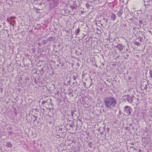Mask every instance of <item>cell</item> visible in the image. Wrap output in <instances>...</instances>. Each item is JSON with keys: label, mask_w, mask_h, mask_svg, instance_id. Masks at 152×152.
Masks as SVG:
<instances>
[{"label": "cell", "mask_w": 152, "mask_h": 152, "mask_svg": "<svg viewBox=\"0 0 152 152\" xmlns=\"http://www.w3.org/2000/svg\"><path fill=\"white\" fill-rule=\"evenodd\" d=\"M39 104L42 109L48 115L54 111V107L53 100L50 96H45L40 99Z\"/></svg>", "instance_id": "277c9868"}, {"label": "cell", "mask_w": 152, "mask_h": 152, "mask_svg": "<svg viewBox=\"0 0 152 152\" xmlns=\"http://www.w3.org/2000/svg\"><path fill=\"white\" fill-rule=\"evenodd\" d=\"M89 30L87 25L83 21L77 22L71 30L72 39L77 41L80 40L87 34Z\"/></svg>", "instance_id": "6da1fadb"}, {"label": "cell", "mask_w": 152, "mask_h": 152, "mask_svg": "<svg viewBox=\"0 0 152 152\" xmlns=\"http://www.w3.org/2000/svg\"><path fill=\"white\" fill-rule=\"evenodd\" d=\"M114 42V47L119 50V52L124 53L128 50L129 47L128 42L124 38L118 37Z\"/></svg>", "instance_id": "8992f818"}, {"label": "cell", "mask_w": 152, "mask_h": 152, "mask_svg": "<svg viewBox=\"0 0 152 152\" xmlns=\"http://www.w3.org/2000/svg\"><path fill=\"white\" fill-rule=\"evenodd\" d=\"M15 17L14 16L8 18L7 20L11 24L14 25L15 23Z\"/></svg>", "instance_id": "e0dca14e"}, {"label": "cell", "mask_w": 152, "mask_h": 152, "mask_svg": "<svg viewBox=\"0 0 152 152\" xmlns=\"http://www.w3.org/2000/svg\"><path fill=\"white\" fill-rule=\"evenodd\" d=\"M67 130L71 133H74L77 129V121L73 119H68L66 122Z\"/></svg>", "instance_id": "ba28073f"}, {"label": "cell", "mask_w": 152, "mask_h": 152, "mask_svg": "<svg viewBox=\"0 0 152 152\" xmlns=\"http://www.w3.org/2000/svg\"><path fill=\"white\" fill-rule=\"evenodd\" d=\"M83 3L85 7V9L80 8V12L81 14L85 15H86L89 13L92 10V7H91V6L88 2H84Z\"/></svg>", "instance_id": "7c38bea8"}, {"label": "cell", "mask_w": 152, "mask_h": 152, "mask_svg": "<svg viewBox=\"0 0 152 152\" xmlns=\"http://www.w3.org/2000/svg\"><path fill=\"white\" fill-rule=\"evenodd\" d=\"M79 115V113L77 109L74 108L72 111V115L73 119L77 121Z\"/></svg>", "instance_id": "5bb4252c"}, {"label": "cell", "mask_w": 152, "mask_h": 152, "mask_svg": "<svg viewBox=\"0 0 152 152\" xmlns=\"http://www.w3.org/2000/svg\"><path fill=\"white\" fill-rule=\"evenodd\" d=\"M67 132L66 126L61 125L54 128L52 131L53 135L57 138H63L65 136Z\"/></svg>", "instance_id": "52a82bcc"}, {"label": "cell", "mask_w": 152, "mask_h": 152, "mask_svg": "<svg viewBox=\"0 0 152 152\" xmlns=\"http://www.w3.org/2000/svg\"><path fill=\"white\" fill-rule=\"evenodd\" d=\"M104 122H98L95 126L94 131L96 137L100 140H104L106 137L105 126Z\"/></svg>", "instance_id": "5b68a950"}, {"label": "cell", "mask_w": 152, "mask_h": 152, "mask_svg": "<svg viewBox=\"0 0 152 152\" xmlns=\"http://www.w3.org/2000/svg\"><path fill=\"white\" fill-rule=\"evenodd\" d=\"M28 121L34 126H39L43 123L45 117L40 110L37 109L32 110L28 116Z\"/></svg>", "instance_id": "3957f363"}, {"label": "cell", "mask_w": 152, "mask_h": 152, "mask_svg": "<svg viewBox=\"0 0 152 152\" xmlns=\"http://www.w3.org/2000/svg\"><path fill=\"white\" fill-rule=\"evenodd\" d=\"M140 86L143 93H146L149 91V87L148 82L144 78H142L141 80Z\"/></svg>", "instance_id": "4fadbf2b"}, {"label": "cell", "mask_w": 152, "mask_h": 152, "mask_svg": "<svg viewBox=\"0 0 152 152\" xmlns=\"http://www.w3.org/2000/svg\"><path fill=\"white\" fill-rule=\"evenodd\" d=\"M82 81L84 87L86 88L90 87L92 84V79L89 73L86 70H85L83 73Z\"/></svg>", "instance_id": "9c48e42d"}, {"label": "cell", "mask_w": 152, "mask_h": 152, "mask_svg": "<svg viewBox=\"0 0 152 152\" xmlns=\"http://www.w3.org/2000/svg\"><path fill=\"white\" fill-rule=\"evenodd\" d=\"M49 60L51 66L53 68L58 67L61 63L60 58L55 55H51L49 58Z\"/></svg>", "instance_id": "30bf717a"}, {"label": "cell", "mask_w": 152, "mask_h": 152, "mask_svg": "<svg viewBox=\"0 0 152 152\" xmlns=\"http://www.w3.org/2000/svg\"><path fill=\"white\" fill-rule=\"evenodd\" d=\"M151 73L152 69L151 68L149 69L147 68L146 70V77L148 81L151 80Z\"/></svg>", "instance_id": "9a60e30c"}, {"label": "cell", "mask_w": 152, "mask_h": 152, "mask_svg": "<svg viewBox=\"0 0 152 152\" xmlns=\"http://www.w3.org/2000/svg\"><path fill=\"white\" fill-rule=\"evenodd\" d=\"M124 111L128 114H130L132 111V109L130 106H126L124 108Z\"/></svg>", "instance_id": "2e32d148"}, {"label": "cell", "mask_w": 152, "mask_h": 152, "mask_svg": "<svg viewBox=\"0 0 152 152\" xmlns=\"http://www.w3.org/2000/svg\"><path fill=\"white\" fill-rule=\"evenodd\" d=\"M104 102L106 106L110 108L115 107L117 103L116 99L114 97L110 96L105 98Z\"/></svg>", "instance_id": "8fae6325"}, {"label": "cell", "mask_w": 152, "mask_h": 152, "mask_svg": "<svg viewBox=\"0 0 152 152\" xmlns=\"http://www.w3.org/2000/svg\"><path fill=\"white\" fill-rule=\"evenodd\" d=\"M133 33L134 35L130 39L132 47L136 50L143 51L145 47V36L141 32L135 31Z\"/></svg>", "instance_id": "7a4b0ae2"}, {"label": "cell", "mask_w": 152, "mask_h": 152, "mask_svg": "<svg viewBox=\"0 0 152 152\" xmlns=\"http://www.w3.org/2000/svg\"><path fill=\"white\" fill-rule=\"evenodd\" d=\"M97 0H91V1H97Z\"/></svg>", "instance_id": "ac0fdd59"}]
</instances>
